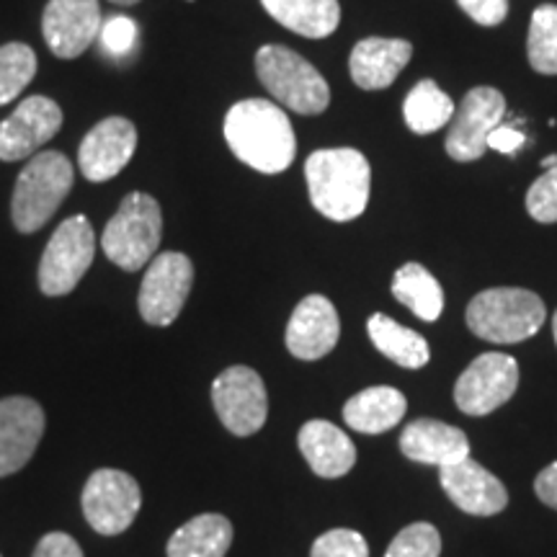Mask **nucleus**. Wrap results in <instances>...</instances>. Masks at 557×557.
<instances>
[{
    "label": "nucleus",
    "mask_w": 557,
    "mask_h": 557,
    "mask_svg": "<svg viewBox=\"0 0 557 557\" xmlns=\"http://www.w3.org/2000/svg\"><path fill=\"white\" fill-rule=\"evenodd\" d=\"M527 212L540 225H555L557 222V165L555 169H547L529 186Z\"/></svg>",
    "instance_id": "31"
},
{
    "label": "nucleus",
    "mask_w": 557,
    "mask_h": 557,
    "mask_svg": "<svg viewBox=\"0 0 557 557\" xmlns=\"http://www.w3.org/2000/svg\"><path fill=\"white\" fill-rule=\"evenodd\" d=\"M96 256V233L88 218L75 214L60 222L39 261V289L47 297H65L81 284Z\"/></svg>",
    "instance_id": "7"
},
{
    "label": "nucleus",
    "mask_w": 557,
    "mask_h": 557,
    "mask_svg": "<svg viewBox=\"0 0 557 557\" xmlns=\"http://www.w3.org/2000/svg\"><path fill=\"white\" fill-rule=\"evenodd\" d=\"M189 3H194V0H189Z\"/></svg>",
    "instance_id": "41"
},
{
    "label": "nucleus",
    "mask_w": 557,
    "mask_h": 557,
    "mask_svg": "<svg viewBox=\"0 0 557 557\" xmlns=\"http://www.w3.org/2000/svg\"><path fill=\"white\" fill-rule=\"evenodd\" d=\"M468 329L487 344H519L532 338L547 320L540 295L521 287H493L468 305Z\"/></svg>",
    "instance_id": "4"
},
{
    "label": "nucleus",
    "mask_w": 557,
    "mask_h": 557,
    "mask_svg": "<svg viewBox=\"0 0 557 557\" xmlns=\"http://www.w3.org/2000/svg\"><path fill=\"white\" fill-rule=\"evenodd\" d=\"M438 480L451 504L470 517H496L508 506L506 485L472 457L438 470Z\"/></svg>",
    "instance_id": "18"
},
{
    "label": "nucleus",
    "mask_w": 557,
    "mask_h": 557,
    "mask_svg": "<svg viewBox=\"0 0 557 557\" xmlns=\"http://www.w3.org/2000/svg\"><path fill=\"white\" fill-rule=\"evenodd\" d=\"M73 163L62 152H37L13 186L11 220L18 233L29 235L45 227L73 189Z\"/></svg>",
    "instance_id": "3"
},
{
    "label": "nucleus",
    "mask_w": 557,
    "mask_h": 557,
    "mask_svg": "<svg viewBox=\"0 0 557 557\" xmlns=\"http://www.w3.org/2000/svg\"><path fill=\"white\" fill-rule=\"evenodd\" d=\"M62 127V109L47 96H29L0 122V160H24L50 143Z\"/></svg>",
    "instance_id": "14"
},
{
    "label": "nucleus",
    "mask_w": 557,
    "mask_h": 557,
    "mask_svg": "<svg viewBox=\"0 0 557 557\" xmlns=\"http://www.w3.org/2000/svg\"><path fill=\"white\" fill-rule=\"evenodd\" d=\"M83 517L94 532L103 537H116L127 532L132 521L137 519L143 506V491L129 472L122 470H96L83 487Z\"/></svg>",
    "instance_id": "9"
},
{
    "label": "nucleus",
    "mask_w": 557,
    "mask_h": 557,
    "mask_svg": "<svg viewBox=\"0 0 557 557\" xmlns=\"http://www.w3.org/2000/svg\"><path fill=\"white\" fill-rule=\"evenodd\" d=\"M137 37H139V26L129 16H111L107 24H101L99 41L109 58L122 60L135 50Z\"/></svg>",
    "instance_id": "33"
},
{
    "label": "nucleus",
    "mask_w": 557,
    "mask_h": 557,
    "mask_svg": "<svg viewBox=\"0 0 557 557\" xmlns=\"http://www.w3.org/2000/svg\"><path fill=\"white\" fill-rule=\"evenodd\" d=\"M403 116L416 135H434L455 116V101L436 86V81H418L403 101Z\"/></svg>",
    "instance_id": "27"
},
{
    "label": "nucleus",
    "mask_w": 557,
    "mask_h": 557,
    "mask_svg": "<svg viewBox=\"0 0 557 557\" xmlns=\"http://www.w3.org/2000/svg\"><path fill=\"white\" fill-rule=\"evenodd\" d=\"M41 32L54 58H81L101 34L99 0H50L41 18Z\"/></svg>",
    "instance_id": "13"
},
{
    "label": "nucleus",
    "mask_w": 557,
    "mask_h": 557,
    "mask_svg": "<svg viewBox=\"0 0 557 557\" xmlns=\"http://www.w3.org/2000/svg\"><path fill=\"white\" fill-rule=\"evenodd\" d=\"M534 493H537L542 504L557 508V462L547 465V468L540 472L537 480H534Z\"/></svg>",
    "instance_id": "37"
},
{
    "label": "nucleus",
    "mask_w": 557,
    "mask_h": 557,
    "mask_svg": "<svg viewBox=\"0 0 557 557\" xmlns=\"http://www.w3.org/2000/svg\"><path fill=\"white\" fill-rule=\"evenodd\" d=\"M442 555V537L438 529L426 521H416L403 529L393 545L387 547L385 557H438Z\"/></svg>",
    "instance_id": "30"
},
{
    "label": "nucleus",
    "mask_w": 557,
    "mask_h": 557,
    "mask_svg": "<svg viewBox=\"0 0 557 557\" xmlns=\"http://www.w3.org/2000/svg\"><path fill=\"white\" fill-rule=\"evenodd\" d=\"M504 116L506 99L498 88H470L447 124L449 132L444 139L447 156L457 163H472V160L483 158L487 152V137L504 122Z\"/></svg>",
    "instance_id": "10"
},
{
    "label": "nucleus",
    "mask_w": 557,
    "mask_h": 557,
    "mask_svg": "<svg viewBox=\"0 0 557 557\" xmlns=\"http://www.w3.org/2000/svg\"><path fill=\"white\" fill-rule=\"evenodd\" d=\"M555 165H557V156H555V152H553V156H547V158H542V169H555Z\"/></svg>",
    "instance_id": "38"
},
{
    "label": "nucleus",
    "mask_w": 557,
    "mask_h": 557,
    "mask_svg": "<svg viewBox=\"0 0 557 557\" xmlns=\"http://www.w3.org/2000/svg\"><path fill=\"white\" fill-rule=\"evenodd\" d=\"M212 403L230 434L253 436L269 418V395L261 374L250 367H230L212 382Z\"/></svg>",
    "instance_id": "11"
},
{
    "label": "nucleus",
    "mask_w": 557,
    "mask_h": 557,
    "mask_svg": "<svg viewBox=\"0 0 557 557\" xmlns=\"http://www.w3.org/2000/svg\"><path fill=\"white\" fill-rule=\"evenodd\" d=\"M527 58L534 73L557 75V5L545 3L529 18Z\"/></svg>",
    "instance_id": "28"
},
{
    "label": "nucleus",
    "mask_w": 557,
    "mask_h": 557,
    "mask_svg": "<svg viewBox=\"0 0 557 557\" xmlns=\"http://www.w3.org/2000/svg\"><path fill=\"white\" fill-rule=\"evenodd\" d=\"M341 338V320L333 302L323 295H308L292 312L284 344L292 357L315 361L329 357Z\"/></svg>",
    "instance_id": "17"
},
{
    "label": "nucleus",
    "mask_w": 557,
    "mask_h": 557,
    "mask_svg": "<svg viewBox=\"0 0 557 557\" xmlns=\"http://www.w3.org/2000/svg\"><path fill=\"white\" fill-rule=\"evenodd\" d=\"M389 289H393V297L398 299L400 305H406L418 320L434 323V320L442 318L444 289L442 284L436 282V276L431 274L426 267H421V263H403V267L395 271L393 287Z\"/></svg>",
    "instance_id": "26"
},
{
    "label": "nucleus",
    "mask_w": 557,
    "mask_h": 557,
    "mask_svg": "<svg viewBox=\"0 0 557 557\" xmlns=\"http://www.w3.org/2000/svg\"><path fill=\"white\" fill-rule=\"evenodd\" d=\"M299 451L318 478H344L357 465V447L338 426L331 421H308L297 436Z\"/></svg>",
    "instance_id": "21"
},
{
    "label": "nucleus",
    "mask_w": 557,
    "mask_h": 557,
    "mask_svg": "<svg viewBox=\"0 0 557 557\" xmlns=\"http://www.w3.org/2000/svg\"><path fill=\"white\" fill-rule=\"evenodd\" d=\"M457 5L480 26H498L508 16V0H457Z\"/></svg>",
    "instance_id": "34"
},
{
    "label": "nucleus",
    "mask_w": 557,
    "mask_h": 557,
    "mask_svg": "<svg viewBox=\"0 0 557 557\" xmlns=\"http://www.w3.org/2000/svg\"><path fill=\"white\" fill-rule=\"evenodd\" d=\"M233 545V524L222 513H199L169 540V557H225Z\"/></svg>",
    "instance_id": "24"
},
{
    "label": "nucleus",
    "mask_w": 557,
    "mask_h": 557,
    "mask_svg": "<svg viewBox=\"0 0 557 557\" xmlns=\"http://www.w3.org/2000/svg\"><path fill=\"white\" fill-rule=\"evenodd\" d=\"M312 207L333 222H351L364 214L372 189V169L364 152L354 148L315 150L305 163Z\"/></svg>",
    "instance_id": "2"
},
{
    "label": "nucleus",
    "mask_w": 557,
    "mask_h": 557,
    "mask_svg": "<svg viewBox=\"0 0 557 557\" xmlns=\"http://www.w3.org/2000/svg\"><path fill=\"white\" fill-rule=\"evenodd\" d=\"M163 240V212L150 194L132 191L122 199L101 235V248L111 263L124 271H139L156 259Z\"/></svg>",
    "instance_id": "6"
},
{
    "label": "nucleus",
    "mask_w": 557,
    "mask_h": 557,
    "mask_svg": "<svg viewBox=\"0 0 557 557\" xmlns=\"http://www.w3.org/2000/svg\"><path fill=\"white\" fill-rule=\"evenodd\" d=\"M0 557H3V555H0Z\"/></svg>",
    "instance_id": "42"
},
{
    "label": "nucleus",
    "mask_w": 557,
    "mask_h": 557,
    "mask_svg": "<svg viewBox=\"0 0 557 557\" xmlns=\"http://www.w3.org/2000/svg\"><path fill=\"white\" fill-rule=\"evenodd\" d=\"M45 434V410L26 395L0 400V478H9L37 451Z\"/></svg>",
    "instance_id": "16"
},
{
    "label": "nucleus",
    "mask_w": 557,
    "mask_h": 557,
    "mask_svg": "<svg viewBox=\"0 0 557 557\" xmlns=\"http://www.w3.org/2000/svg\"><path fill=\"white\" fill-rule=\"evenodd\" d=\"M527 145V135L521 129L513 127V124L500 122L496 129L487 137V150H496L500 156H513Z\"/></svg>",
    "instance_id": "36"
},
{
    "label": "nucleus",
    "mask_w": 557,
    "mask_h": 557,
    "mask_svg": "<svg viewBox=\"0 0 557 557\" xmlns=\"http://www.w3.org/2000/svg\"><path fill=\"white\" fill-rule=\"evenodd\" d=\"M111 3H116V5H135V3H139V0H111Z\"/></svg>",
    "instance_id": "39"
},
{
    "label": "nucleus",
    "mask_w": 557,
    "mask_h": 557,
    "mask_svg": "<svg viewBox=\"0 0 557 557\" xmlns=\"http://www.w3.org/2000/svg\"><path fill=\"white\" fill-rule=\"evenodd\" d=\"M256 75L278 103L295 114L318 116L331 107L329 81L302 54L284 45H267L256 52Z\"/></svg>",
    "instance_id": "5"
},
{
    "label": "nucleus",
    "mask_w": 557,
    "mask_h": 557,
    "mask_svg": "<svg viewBox=\"0 0 557 557\" xmlns=\"http://www.w3.org/2000/svg\"><path fill=\"white\" fill-rule=\"evenodd\" d=\"M37 75V54L29 45L11 41L0 47V107L18 99Z\"/></svg>",
    "instance_id": "29"
},
{
    "label": "nucleus",
    "mask_w": 557,
    "mask_h": 557,
    "mask_svg": "<svg viewBox=\"0 0 557 557\" xmlns=\"http://www.w3.org/2000/svg\"><path fill=\"white\" fill-rule=\"evenodd\" d=\"M400 451L413 462L436 465L442 470L470 457V438L462 429L444 421L418 418L400 434Z\"/></svg>",
    "instance_id": "20"
},
{
    "label": "nucleus",
    "mask_w": 557,
    "mask_h": 557,
    "mask_svg": "<svg viewBox=\"0 0 557 557\" xmlns=\"http://www.w3.org/2000/svg\"><path fill=\"white\" fill-rule=\"evenodd\" d=\"M408 410V400L400 389L377 385L354 395L344 406V421L359 434H385L398 426Z\"/></svg>",
    "instance_id": "22"
},
{
    "label": "nucleus",
    "mask_w": 557,
    "mask_h": 557,
    "mask_svg": "<svg viewBox=\"0 0 557 557\" xmlns=\"http://www.w3.org/2000/svg\"><path fill=\"white\" fill-rule=\"evenodd\" d=\"M227 148L259 173L287 171L297 156V139L287 111L267 99H243L225 114Z\"/></svg>",
    "instance_id": "1"
},
{
    "label": "nucleus",
    "mask_w": 557,
    "mask_h": 557,
    "mask_svg": "<svg viewBox=\"0 0 557 557\" xmlns=\"http://www.w3.org/2000/svg\"><path fill=\"white\" fill-rule=\"evenodd\" d=\"M553 336H555V344H557V310H555V318H553Z\"/></svg>",
    "instance_id": "40"
},
{
    "label": "nucleus",
    "mask_w": 557,
    "mask_h": 557,
    "mask_svg": "<svg viewBox=\"0 0 557 557\" xmlns=\"http://www.w3.org/2000/svg\"><path fill=\"white\" fill-rule=\"evenodd\" d=\"M519 387V364L508 354L491 351L478 357L459 374L455 403L468 416H487L513 398Z\"/></svg>",
    "instance_id": "12"
},
{
    "label": "nucleus",
    "mask_w": 557,
    "mask_h": 557,
    "mask_svg": "<svg viewBox=\"0 0 557 557\" xmlns=\"http://www.w3.org/2000/svg\"><path fill=\"white\" fill-rule=\"evenodd\" d=\"M34 557H83V549L65 532H50L39 540Z\"/></svg>",
    "instance_id": "35"
},
{
    "label": "nucleus",
    "mask_w": 557,
    "mask_h": 557,
    "mask_svg": "<svg viewBox=\"0 0 557 557\" xmlns=\"http://www.w3.org/2000/svg\"><path fill=\"white\" fill-rule=\"evenodd\" d=\"M263 11L284 29L308 39H325L338 29V0H261Z\"/></svg>",
    "instance_id": "23"
},
{
    "label": "nucleus",
    "mask_w": 557,
    "mask_h": 557,
    "mask_svg": "<svg viewBox=\"0 0 557 557\" xmlns=\"http://www.w3.org/2000/svg\"><path fill=\"white\" fill-rule=\"evenodd\" d=\"M137 150V129L124 116H109L83 137L78 148L81 173L90 184L120 176Z\"/></svg>",
    "instance_id": "15"
},
{
    "label": "nucleus",
    "mask_w": 557,
    "mask_h": 557,
    "mask_svg": "<svg viewBox=\"0 0 557 557\" xmlns=\"http://www.w3.org/2000/svg\"><path fill=\"white\" fill-rule=\"evenodd\" d=\"M413 58V45L406 39L367 37L354 47L348 73L361 90H382L393 86Z\"/></svg>",
    "instance_id": "19"
},
{
    "label": "nucleus",
    "mask_w": 557,
    "mask_h": 557,
    "mask_svg": "<svg viewBox=\"0 0 557 557\" xmlns=\"http://www.w3.org/2000/svg\"><path fill=\"white\" fill-rule=\"evenodd\" d=\"M367 333H369V338H372V344L380 348L382 357L395 361L398 367L421 369L429 364V359H431L429 341L423 338L421 333L400 325L398 320L377 312V315L369 318Z\"/></svg>",
    "instance_id": "25"
},
{
    "label": "nucleus",
    "mask_w": 557,
    "mask_h": 557,
    "mask_svg": "<svg viewBox=\"0 0 557 557\" xmlns=\"http://www.w3.org/2000/svg\"><path fill=\"white\" fill-rule=\"evenodd\" d=\"M194 284V263L186 253L165 250L148 263L139 284L137 308L145 323L165 329L181 315Z\"/></svg>",
    "instance_id": "8"
},
{
    "label": "nucleus",
    "mask_w": 557,
    "mask_h": 557,
    "mask_svg": "<svg viewBox=\"0 0 557 557\" xmlns=\"http://www.w3.org/2000/svg\"><path fill=\"white\" fill-rule=\"evenodd\" d=\"M310 557H369V545L354 529H331L315 540Z\"/></svg>",
    "instance_id": "32"
}]
</instances>
